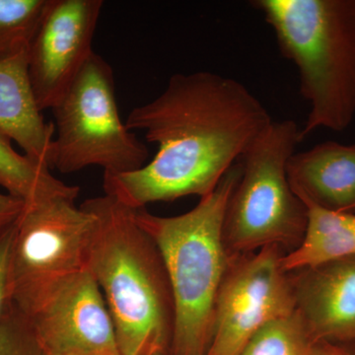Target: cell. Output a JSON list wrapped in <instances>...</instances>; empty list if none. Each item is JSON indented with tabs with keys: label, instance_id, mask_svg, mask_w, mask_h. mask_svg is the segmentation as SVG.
Instances as JSON below:
<instances>
[{
	"label": "cell",
	"instance_id": "6da1fadb",
	"mask_svg": "<svg viewBox=\"0 0 355 355\" xmlns=\"http://www.w3.org/2000/svg\"><path fill=\"white\" fill-rule=\"evenodd\" d=\"M272 123L260 100L235 79L209 71L174 74L125 121L128 130H142L157 144V153L137 171L104 175L105 195L132 209L205 197Z\"/></svg>",
	"mask_w": 355,
	"mask_h": 355
},
{
	"label": "cell",
	"instance_id": "7402d4cb",
	"mask_svg": "<svg viewBox=\"0 0 355 355\" xmlns=\"http://www.w3.org/2000/svg\"><path fill=\"white\" fill-rule=\"evenodd\" d=\"M161 352V350H159L157 347H151V345H148V347H144V349L140 350V352H137V354L135 355H153L154 354H155V352Z\"/></svg>",
	"mask_w": 355,
	"mask_h": 355
},
{
	"label": "cell",
	"instance_id": "7c38bea8",
	"mask_svg": "<svg viewBox=\"0 0 355 355\" xmlns=\"http://www.w3.org/2000/svg\"><path fill=\"white\" fill-rule=\"evenodd\" d=\"M292 190L304 203L355 211V144L328 141L294 153L287 163Z\"/></svg>",
	"mask_w": 355,
	"mask_h": 355
},
{
	"label": "cell",
	"instance_id": "8fae6325",
	"mask_svg": "<svg viewBox=\"0 0 355 355\" xmlns=\"http://www.w3.org/2000/svg\"><path fill=\"white\" fill-rule=\"evenodd\" d=\"M289 275L295 309L314 343L355 347V258Z\"/></svg>",
	"mask_w": 355,
	"mask_h": 355
},
{
	"label": "cell",
	"instance_id": "cb8c5ba5",
	"mask_svg": "<svg viewBox=\"0 0 355 355\" xmlns=\"http://www.w3.org/2000/svg\"><path fill=\"white\" fill-rule=\"evenodd\" d=\"M350 349H352V354L350 355H355V349H354V347H350Z\"/></svg>",
	"mask_w": 355,
	"mask_h": 355
},
{
	"label": "cell",
	"instance_id": "4fadbf2b",
	"mask_svg": "<svg viewBox=\"0 0 355 355\" xmlns=\"http://www.w3.org/2000/svg\"><path fill=\"white\" fill-rule=\"evenodd\" d=\"M0 130L26 155L49 166L55 125L44 121L33 94L27 51L0 64Z\"/></svg>",
	"mask_w": 355,
	"mask_h": 355
},
{
	"label": "cell",
	"instance_id": "e0dca14e",
	"mask_svg": "<svg viewBox=\"0 0 355 355\" xmlns=\"http://www.w3.org/2000/svg\"><path fill=\"white\" fill-rule=\"evenodd\" d=\"M315 343L295 310L261 327L238 355H308Z\"/></svg>",
	"mask_w": 355,
	"mask_h": 355
},
{
	"label": "cell",
	"instance_id": "44dd1931",
	"mask_svg": "<svg viewBox=\"0 0 355 355\" xmlns=\"http://www.w3.org/2000/svg\"><path fill=\"white\" fill-rule=\"evenodd\" d=\"M352 349L345 345H331L328 343H316L308 355H350Z\"/></svg>",
	"mask_w": 355,
	"mask_h": 355
},
{
	"label": "cell",
	"instance_id": "9c48e42d",
	"mask_svg": "<svg viewBox=\"0 0 355 355\" xmlns=\"http://www.w3.org/2000/svg\"><path fill=\"white\" fill-rule=\"evenodd\" d=\"M26 316L44 355H121L106 300L87 268L58 280Z\"/></svg>",
	"mask_w": 355,
	"mask_h": 355
},
{
	"label": "cell",
	"instance_id": "277c9868",
	"mask_svg": "<svg viewBox=\"0 0 355 355\" xmlns=\"http://www.w3.org/2000/svg\"><path fill=\"white\" fill-rule=\"evenodd\" d=\"M279 50L298 70L310 112L301 139L343 132L355 116V0H256Z\"/></svg>",
	"mask_w": 355,
	"mask_h": 355
},
{
	"label": "cell",
	"instance_id": "d4e9b609",
	"mask_svg": "<svg viewBox=\"0 0 355 355\" xmlns=\"http://www.w3.org/2000/svg\"><path fill=\"white\" fill-rule=\"evenodd\" d=\"M354 347V349H355V347Z\"/></svg>",
	"mask_w": 355,
	"mask_h": 355
},
{
	"label": "cell",
	"instance_id": "ac0fdd59",
	"mask_svg": "<svg viewBox=\"0 0 355 355\" xmlns=\"http://www.w3.org/2000/svg\"><path fill=\"white\" fill-rule=\"evenodd\" d=\"M0 355H44L31 321L14 303L0 323Z\"/></svg>",
	"mask_w": 355,
	"mask_h": 355
},
{
	"label": "cell",
	"instance_id": "603a6c76",
	"mask_svg": "<svg viewBox=\"0 0 355 355\" xmlns=\"http://www.w3.org/2000/svg\"><path fill=\"white\" fill-rule=\"evenodd\" d=\"M153 355H169V354H164V352H155V354H154Z\"/></svg>",
	"mask_w": 355,
	"mask_h": 355
},
{
	"label": "cell",
	"instance_id": "30bf717a",
	"mask_svg": "<svg viewBox=\"0 0 355 355\" xmlns=\"http://www.w3.org/2000/svg\"><path fill=\"white\" fill-rule=\"evenodd\" d=\"M102 0H50L27 51L28 77L42 112L64 94L89 58Z\"/></svg>",
	"mask_w": 355,
	"mask_h": 355
},
{
	"label": "cell",
	"instance_id": "52a82bcc",
	"mask_svg": "<svg viewBox=\"0 0 355 355\" xmlns=\"http://www.w3.org/2000/svg\"><path fill=\"white\" fill-rule=\"evenodd\" d=\"M77 197L55 196L25 203L14 224L12 302L29 314L58 280L86 268L97 216Z\"/></svg>",
	"mask_w": 355,
	"mask_h": 355
},
{
	"label": "cell",
	"instance_id": "5bb4252c",
	"mask_svg": "<svg viewBox=\"0 0 355 355\" xmlns=\"http://www.w3.org/2000/svg\"><path fill=\"white\" fill-rule=\"evenodd\" d=\"M304 205L308 210L304 237L296 249L284 254V270L292 272L329 261L355 258V214Z\"/></svg>",
	"mask_w": 355,
	"mask_h": 355
},
{
	"label": "cell",
	"instance_id": "ba28073f",
	"mask_svg": "<svg viewBox=\"0 0 355 355\" xmlns=\"http://www.w3.org/2000/svg\"><path fill=\"white\" fill-rule=\"evenodd\" d=\"M282 248L233 257L214 311L207 355H238L261 327L295 311L291 275Z\"/></svg>",
	"mask_w": 355,
	"mask_h": 355
},
{
	"label": "cell",
	"instance_id": "7a4b0ae2",
	"mask_svg": "<svg viewBox=\"0 0 355 355\" xmlns=\"http://www.w3.org/2000/svg\"><path fill=\"white\" fill-rule=\"evenodd\" d=\"M97 216L86 268L101 289L121 355L151 345L170 354L175 310L164 261L135 209L111 196L83 202Z\"/></svg>",
	"mask_w": 355,
	"mask_h": 355
},
{
	"label": "cell",
	"instance_id": "ffe728a7",
	"mask_svg": "<svg viewBox=\"0 0 355 355\" xmlns=\"http://www.w3.org/2000/svg\"><path fill=\"white\" fill-rule=\"evenodd\" d=\"M24 205L25 202L20 198L0 193V232L15 223Z\"/></svg>",
	"mask_w": 355,
	"mask_h": 355
},
{
	"label": "cell",
	"instance_id": "d6986e66",
	"mask_svg": "<svg viewBox=\"0 0 355 355\" xmlns=\"http://www.w3.org/2000/svg\"><path fill=\"white\" fill-rule=\"evenodd\" d=\"M14 224L0 232V323L13 303L11 294V251Z\"/></svg>",
	"mask_w": 355,
	"mask_h": 355
},
{
	"label": "cell",
	"instance_id": "8992f818",
	"mask_svg": "<svg viewBox=\"0 0 355 355\" xmlns=\"http://www.w3.org/2000/svg\"><path fill=\"white\" fill-rule=\"evenodd\" d=\"M51 170L62 174L98 166L104 175L137 171L149 151L121 119L111 65L93 53L55 103Z\"/></svg>",
	"mask_w": 355,
	"mask_h": 355
},
{
	"label": "cell",
	"instance_id": "2e32d148",
	"mask_svg": "<svg viewBox=\"0 0 355 355\" xmlns=\"http://www.w3.org/2000/svg\"><path fill=\"white\" fill-rule=\"evenodd\" d=\"M50 0H0V64L26 53Z\"/></svg>",
	"mask_w": 355,
	"mask_h": 355
},
{
	"label": "cell",
	"instance_id": "484cf974",
	"mask_svg": "<svg viewBox=\"0 0 355 355\" xmlns=\"http://www.w3.org/2000/svg\"></svg>",
	"mask_w": 355,
	"mask_h": 355
},
{
	"label": "cell",
	"instance_id": "9a60e30c",
	"mask_svg": "<svg viewBox=\"0 0 355 355\" xmlns=\"http://www.w3.org/2000/svg\"><path fill=\"white\" fill-rule=\"evenodd\" d=\"M12 139L0 130V187L25 203L55 196L78 197L80 189L69 186L51 174L44 163L18 153Z\"/></svg>",
	"mask_w": 355,
	"mask_h": 355
},
{
	"label": "cell",
	"instance_id": "3957f363",
	"mask_svg": "<svg viewBox=\"0 0 355 355\" xmlns=\"http://www.w3.org/2000/svg\"><path fill=\"white\" fill-rule=\"evenodd\" d=\"M241 170V163L233 165L216 190L181 216L135 209L137 223L160 252L171 286L175 323L169 355H207L209 349L217 296L232 260L224 243V217Z\"/></svg>",
	"mask_w": 355,
	"mask_h": 355
},
{
	"label": "cell",
	"instance_id": "5b68a950",
	"mask_svg": "<svg viewBox=\"0 0 355 355\" xmlns=\"http://www.w3.org/2000/svg\"><path fill=\"white\" fill-rule=\"evenodd\" d=\"M300 130L294 121H272L242 156L241 175L223 224L224 243L232 258L268 246L292 251L302 241L308 210L287 176V163L302 140Z\"/></svg>",
	"mask_w": 355,
	"mask_h": 355
}]
</instances>
